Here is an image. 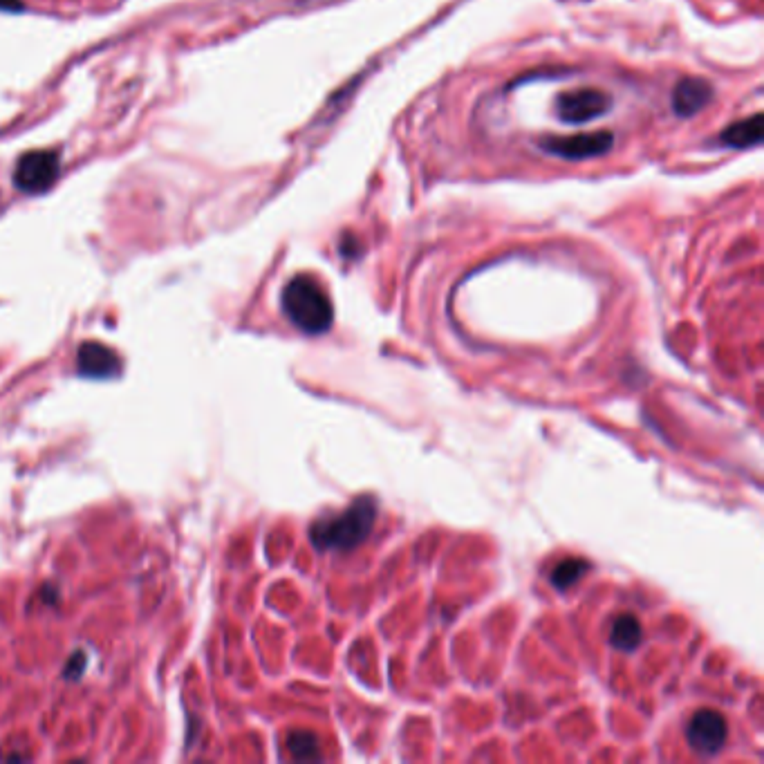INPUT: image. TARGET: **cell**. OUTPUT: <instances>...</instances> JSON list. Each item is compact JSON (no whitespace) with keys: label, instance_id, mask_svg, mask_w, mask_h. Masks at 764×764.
Returning a JSON list of instances; mask_svg holds the SVG:
<instances>
[{"label":"cell","instance_id":"1","mask_svg":"<svg viewBox=\"0 0 764 764\" xmlns=\"http://www.w3.org/2000/svg\"><path fill=\"white\" fill-rule=\"evenodd\" d=\"M377 520L375 498L363 496L352 502L337 516L316 520L310 529L312 545L319 549H352L370 536Z\"/></svg>","mask_w":764,"mask_h":764},{"label":"cell","instance_id":"2","mask_svg":"<svg viewBox=\"0 0 764 764\" xmlns=\"http://www.w3.org/2000/svg\"><path fill=\"white\" fill-rule=\"evenodd\" d=\"M283 312L305 334H323L330 330L334 310L330 296L312 276H294L283 290Z\"/></svg>","mask_w":764,"mask_h":764},{"label":"cell","instance_id":"3","mask_svg":"<svg viewBox=\"0 0 764 764\" xmlns=\"http://www.w3.org/2000/svg\"><path fill=\"white\" fill-rule=\"evenodd\" d=\"M61 160L57 151H32L18 160L14 169V184L23 193H43L57 182Z\"/></svg>","mask_w":764,"mask_h":764},{"label":"cell","instance_id":"4","mask_svg":"<svg viewBox=\"0 0 764 764\" xmlns=\"http://www.w3.org/2000/svg\"><path fill=\"white\" fill-rule=\"evenodd\" d=\"M612 108V97L599 88H576L556 99V113L567 124H585Z\"/></svg>","mask_w":764,"mask_h":764},{"label":"cell","instance_id":"5","mask_svg":"<svg viewBox=\"0 0 764 764\" xmlns=\"http://www.w3.org/2000/svg\"><path fill=\"white\" fill-rule=\"evenodd\" d=\"M614 144V135L599 130V133H581L572 137H549L540 142V148L563 160H588L608 153Z\"/></svg>","mask_w":764,"mask_h":764},{"label":"cell","instance_id":"6","mask_svg":"<svg viewBox=\"0 0 764 764\" xmlns=\"http://www.w3.org/2000/svg\"><path fill=\"white\" fill-rule=\"evenodd\" d=\"M726 735H729L726 720L717 711H711V708L697 711L686 726L688 744L697 753H702V756H711V753L720 751L726 742Z\"/></svg>","mask_w":764,"mask_h":764},{"label":"cell","instance_id":"7","mask_svg":"<svg viewBox=\"0 0 764 764\" xmlns=\"http://www.w3.org/2000/svg\"><path fill=\"white\" fill-rule=\"evenodd\" d=\"M121 368V361L117 354L101 346V343H83L77 354V370L83 377H97L104 379L110 375H117Z\"/></svg>","mask_w":764,"mask_h":764},{"label":"cell","instance_id":"8","mask_svg":"<svg viewBox=\"0 0 764 764\" xmlns=\"http://www.w3.org/2000/svg\"><path fill=\"white\" fill-rule=\"evenodd\" d=\"M713 88L704 79H682L673 92V110L679 117H691L711 101Z\"/></svg>","mask_w":764,"mask_h":764},{"label":"cell","instance_id":"9","mask_svg":"<svg viewBox=\"0 0 764 764\" xmlns=\"http://www.w3.org/2000/svg\"><path fill=\"white\" fill-rule=\"evenodd\" d=\"M720 142L724 146L733 148H749L762 142V115H753L749 119H740L735 124L726 126L724 133L720 135Z\"/></svg>","mask_w":764,"mask_h":764},{"label":"cell","instance_id":"10","mask_svg":"<svg viewBox=\"0 0 764 764\" xmlns=\"http://www.w3.org/2000/svg\"><path fill=\"white\" fill-rule=\"evenodd\" d=\"M641 637H644V630H641V623L635 614H621L610 630L612 646L626 652L635 650L641 644Z\"/></svg>","mask_w":764,"mask_h":764},{"label":"cell","instance_id":"11","mask_svg":"<svg viewBox=\"0 0 764 764\" xmlns=\"http://www.w3.org/2000/svg\"><path fill=\"white\" fill-rule=\"evenodd\" d=\"M287 751H290V756L294 760H301V762H314V760H321L323 756L319 740H316V735L310 731L290 733V738H287Z\"/></svg>","mask_w":764,"mask_h":764},{"label":"cell","instance_id":"12","mask_svg":"<svg viewBox=\"0 0 764 764\" xmlns=\"http://www.w3.org/2000/svg\"><path fill=\"white\" fill-rule=\"evenodd\" d=\"M585 572H588V563H585L583 558H565L552 572V583L558 590H565L579 581Z\"/></svg>","mask_w":764,"mask_h":764},{"label":"cell","instance_id":"13","mask_svg":"<svg viewBox=\"0 0 764 764\" xmlns=\"http://www.w3.org/2000/svg\"><path fill=\"white\" fill-rule=\"evenodd\" d=\"M23 0H0V12H21Z\"/></svg>","mask_w":764,"mask_h":764}]
</instances>
